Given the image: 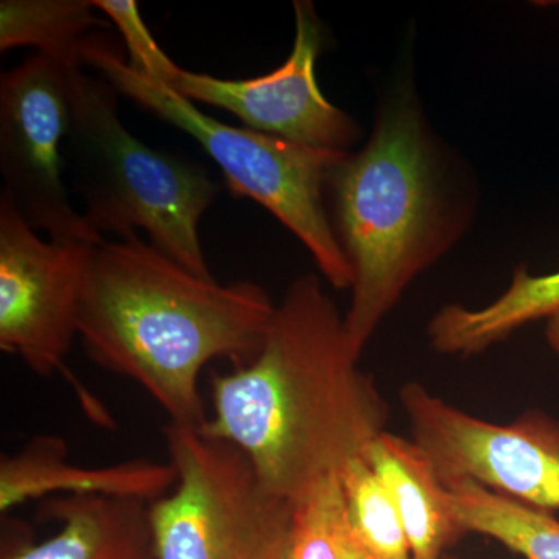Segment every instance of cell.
<instances>
[{
    "label": "cell",
    "mask_w": 559,
    "mask_h": 559,
    "mask_svg": "<svg viewBox=\"0 0 559 559\" xmlns=\"http://www.w3.org/2000/svg\"><path fill=\"white\" fill-rule=\"evenodd\" d=\"M44 513L61 524L40 543L16 540L2 559H156L150 503L108 496L50 500Z\"/></svg>",
    "instance_id": "cell-12"
},
{
    "label": "cell",
    "mask_w": 559,
    "mask_h": 559,
    "mask_svg": "<svg viewBox=\"0 0 559 559\" xmlns=\"http://www.w3.org/2000/svg\"><path fill=\"white\" fill-rule=\"evenodd\" d=\"M440 559H450V558L443 557V558H440Z\"/></svg>",
    "instance_id": "cell-21"
},
{
    "label": "cell",
    "mask_w": 559,
    "mask_h": 559,
    "mask_svg": "<svg viewBox=\"0 0 559 559\" xmlns=\"http://www.w3.org/2000/svg\"><path fill=\"white\" fill-rule=\"evenodd\" d=\"M364 459L388 487L400 511L414 559H440L465 530L452 510L450 489L412 439L382 432Z\"/></svg>",
    "instance_id": "cell-13"
},
{
    "label": "cell",
    "mask_w": 559,
    "mask_h": 559,
    "mask_svg": "<svg viewBox=\"0 0 559 559\" xmlns=\"http://www.w3.org/2000/svg\"><path fill=\"white\" fill-rule=\"evenodd\" d=\"M452 510L465 533L499 540L525 559H559V521L468 480L447 484Z\"/></svg>",
    "instance_id": "cell-16"
},
{
    "label": "cell",
    "mask_w": 559,
    "mask_h": 559,
    "mask_svg": "<svg viewBox=\"0 0 559 559\" xmlns=\"http://www.w3.org/2000/svg\"><path fill=\"white\" fill-rule=\"evenodd\" d=\"M94 10V0H2L0 50L35 47L66 68L84 69L90 32L108 25Z\"/></svg>",
    "instance_id": "cell-15"
},
{
    "label": "cell",
    "mask_w": 559,
    "mask_h": 559,
    "mask_svg": "<svg viewBox=\"0 0 559 559\" xmlns=\"http://www.w3.org/2000/svg\"><path fill=\"white\" fill-rule=\"evenodd\" d=\"M275 310L257 283L219 285L132 235L87 249L79 337L95 364L145 390L171 425L201 429V371L212 360L252 362Z\"/></svg>",
    "instance_id": "cell-2"
},
{
    "label": "cell",
    "mask_w": 559,
    "mask_h": 559,
    "mask_svg": "<svg viewBox=\"0 0 559 559\" xmlns=\"http://www.w3.org/2000/svg\"><path fill=\"white\" fill-rule=\"evenodd\" d=\"M294 11L296 39L280 68L249 80H223L183 69L173 90L191 103L234 114L249 130L312 148L349 153L360 138L359 124L323 97L316 76L322 25L311 2L297 0Z\"/></svg>",
    "instance_id": "cell-10"
},
{
    "label": "cell",
    "mask_w": 559,
    "mask_h": 559,
    "mask_svg": "<svg viewBox=\"0 0 559 559\" xmlns=\"http://www.w3.org/2000/svg\"><path fill=\"white\" fill-rule=\"evenodd\" d=\"M95 9L102 11L119 28L127 47L131 70L153 83L165 87L176 86L183 69L160 49L151 35L134 0H94Z\"/></svg>",
    "instance_id": "cell-19"
},
{
    "label": "cell",
    "mask_w": 559,
    "mask_h": 559,
    "mask_svg": "<svg viewBox=\"0 0 559 559\" xmlns=\"http://www.w3.org/2000/svg\"><path fill=\"white\" fill-rule=\"evenodd\" d=\"M546 340L551 352H554L559 358V311L555 312L554 316H550V318L547 319Z\"/></svg>",
    "instance_id": "cell-20"
},
{
    "label": "cell",
    "mask_w": 559,
    "mask_h": 559,
    "mask_svg": "<svg viewBox=\"0 0 559 559\" xmlns=\"http://www.w3.org/2000/svg\"><path fill=\"white\" fill-rule=\"evenodd\" d=\"M559 311V272L532 275L516 267L509 288L492 304L481 308L447 305L428 325L430 347L452 358L479 355L514 331Z\"/></svg>",
    "instance_id": "cell-14"
},
{
    "label": "cell",
    "mask_w": 559,
    "mask_h": 559,
    "mask_svg": "<svg viewBox=\"0 0 559 559\" xmlns=\"http://www.w3.org/2000/svg\"><path fill=\"white\" fill-rule=\"evenodd\" d=\"M84 66L119 95L197 140L223 171L231 193L259 202L296 235L333 288H352V266L326 207L331 173L348 153L221 123L175 90L138 75L108 36L87 39Z\"/></svg>",
    "instance_id": "cell-5"
},
{
    "label": "cell",
    "mask_w": 559,
    "mask_h": 559,
    "mask_svg": "<svg viewBox=\"0 0 559 559\" xmlns=\"http://www.w3.org/2000/svg\"><path fill=\"white\" fill-rule=\"evenodd\" d=\"M64 142L70 189L92 234L117 240L145 231L148 245L180 266L213 278L200 221L221 187L200 165L150 148L120 119L119 92L76 69L70 73Z\"/></svg>",
    "instance_id": "cell-4"
},
{
    "label": "cell",
    "mask_w": 559,
    "mask_h": 559,
    "mask_svg": "<svg viewBox=\"0 0 559 559\" xmlns=\"http://www.w3.org/2000/svg\"><path fill=\"white\" fill-rule=\"evenodd\" d=\"M68 444L60 437L38 436L14 454L0 460V511L9 513L28 500L64 492L108 496L154 502L176 485L175 466L150 460L116 465L79 466L68 462Z\"/></svg>",
    "instance_id": "cell-11"
},
{
    "label": "cell",
    "mask_w": 559,
    "mask_h": 559,
    "mask_svg": "<svg viewBox=\"0 0 559 559\" xmlns=\"http://www.w3.org/2000/svg\"><path fill=\"white\" fill-rule=\"evenodd\" d=\"M334 234L353 271L344 314L358 358L412 282L459 240L468 223L443 157L406 83L382 103L369 142L331 173Z\"/></svg>",
    "instance_id": "cell-3"
},
{
    "label": "cell",
    "mask_w": 559,
    "mask_h": 559,
    "mask_svg": "<svg viewBox=\"0 0 559 559\" xmlns=\"http://www.w3.org/2000/svg\"><path fill=\"white\" fill-rule=\"evenodd\" d=\"M91 246L44 241L9 194H0V348L39 377L64 370L79 337Z\"/></svg>",
    "instance_id": "cell-9"
},
{
    "label": "cell",
    "mask_w": 559,
    "mask_h": 559,
    "mask_svg": "<svg viewBox=\"0 0 559 559\" xmlns=\"http://www.w3.org/2000/svg\"><path fill=\"white\" fill-rule=\"evenodd\" d=\"M280 559H374L349 520L341 476L320 480L294 500Z\"/></svg>",
    "instance_id": "cell-17"
},
{
    "label": "cell",
    "mask_w": 559,
    "mask_h": 559,
    "mask_svg": "<svg viewBox=\"0 0 559 559\" xmlns=\"http://www.w3.org/2000/svg\"><path fill=\"white\" fill-rule=\"evenodd\" d=\"M400 404L411 439L444 484L468 480L525 506L559 510V419L525 411L499 425L459 409L418 381L404 382Z\"/></svg>",
    "instance_id": "cell-7"
},
{
    "label": "cell",
    "mask_w": 559,
    "mask_h": 559,
    "mask_svg": "<svg viewBox=\"0 0 559 559\" xmlns=\"http://www.w3.org/2000/svg\"><path fill=\"white\" fill-rule=\"evenodd\" d=\"M76 70V69H75ZM35 53L0 79V173L3 193L36 231L62 245H94L66 182L70 73Z\"/></svg>",
    "instance_id": "cell-8"
},
{
    "label": "cell",
    "mask_w": 559,
    "mask_h": 559,
    "mask_svg": "<svg viewBox=\"0 0 559 559\" xmlns=\"http://www.w3.org/2000/svg\"><path fill=\"white\" fill-rule=\"evenodd\" d=\"M389 404L349 348L318 275L290 283L248 366L213 374L212 415L200 429L245 452L260 479L294 502L362 459Z\"/></svg>",
    "instance_id": "cell-1"
},
{
    "label": "cell",
    "mask_w": 559,
    "mask_h": 559,
    "mask_svg": "<svg viewBox=\"0 0 559 559\" xmlns=\"http://www.w3.org/2000/svg\"><path fill=\"white\" fill-rule=\"evenodd\" d=\"M164 433L176 485L150 503L156 559H280L293 502L234 444L171 423Z\"/></svg>",
    "instance_id": "cell-6"
},
{
    "label": "cell",
    "mask_w": 559,
    "mask_h": 559,
    "mask_svg": "<svg viewBox=\"0 0 559 559\" xmlns=\"http://www.w3.org/2000/svg\"><path fill=\"white\" fill-rule=\"evenodd\" d=\"M342 489L360 540L374 559H414L406 528L388 487L366 459L341 474Z\"/></svg>",
    "instance_id": "cell-18"
}]
</instances>
